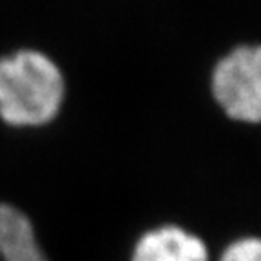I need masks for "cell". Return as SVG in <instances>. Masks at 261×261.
<instances>
[{
  "label": "cell",
  "mask_w": 261,
  "mask_h": 261,
  "mask_svg": "<svg viewBox=\"0 0 261 261\" xmlns=\"http://www.w3.org/2000/svg\"><path fill=\"white\" fill-rule=\"evenodd\" d=\"M212 94L230 120L257 123L261 118V51L240 45L218 62Z\"/></svg>",
  "instance_id": "obj_2"
},
{
  "label": "cell",
  "mask_w": 261,
  "mask_h": 261,
  "mask_svg": "<svg viewBox=\"0 0 261 261\" xmlns=\"http://www.w3.org/2000/svg\"><path fill=\"white\" fill-rule=\"evenodd\" d=\"M62 71L49 57L24 49L0 58V118L13 127H42L60 113Z\"/></svg>",
  "instance_id": "obj_1"
},
{
  "label": "cell",
  "mask_w": 261,
  "mask_h": 261,
  "mask_svg": "<svg viewBox=\"0 0 261 261\" xmlns=\"http://www.w3.org/2000/svg\"><path fill=\"white\" fill-rule=\"evenodd\" d=\"M0 261H49L25 212L0 203Z\"/></svg>",
  "instance_id": "obj_4"
},
{
  "label": "cell",
  "mask_w": 261,
  "mask_h": 261,
  "mask_svg": "<svg viewBox=\"0 0 261 261\" xmlns=\"http://www.w3.org/2000/svg\"><path fill=\"white\" fill-rule=\"evenodd\" d=\"M130 261H211V254L207 243L187 228L160 225L138 238Z\"/></svg>",
  "instance_id": "obj_3"
},
{
  "label": "cell",
  "mask_w": 261,
  "mask_h": 261,
  "mask_svg": "<svg viewBox=\"0 0 261 261\" xmlns=\"http://www.w3.org/2000/svg\"><path fill=\"white\" fill-rule=\"evenodd\" d=\"M220 261H261V241L256 236L238 238L225 247Z\"/></svg>",
  "instance_id": "obj_5"
}]
</instances>
